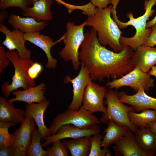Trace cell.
<instances>
[{
  "mask_svg": "<svg viewBox=\"0 0 156 156\" xmlns=\"http://www.w3.org/2000/svg\"><path fill=\"white\" fill-rule=\"evenodd\" d=\"M84 36L79 59L93 81L120 78L134 68L131 62L134 52L129 46L122 44L123 49L118 52L107 49L99 43L97 32L92 27L84 33Z\"/></svg>",
  "mask_w": 156,
  "mask_h": 156,
  "instance_id": "obj_1",
  "label": "cell"
},
{
  "mask_svg": "<svg viewBox=\"0 0 156 156\" xmlns=\"http://www.w3.org/2000/svg\"><path fill=\"white\" fill-rule=\"evenodd\" d=\"M112 6L96 8L94 15L88 16L85 21L86 26L92 27L96 31L101 45L104 47L108 45L113 51L118 52L123 48L119 41L122 32L111 17Z\"/></svg>",
  "mask_w": 156,
  "mask_h": 156,
  "instance_id": "obj_2",
  "label": "cell"
},
{
  "mask_svg": "<svg viewBox=\"0 0 156 156\" xmlns=\"http://www.w3.org/2000/svg\"><path fill=\"white\" fill-rule=\"evenodd\" d=\"M5 53L14 68V74L11 83L5 81L1 86L2 93L5 97H8L13 91L18 90L20 88H22L24 90L27 89L35 86L36 82L28 74V69L34 62L32 59L21 58L16 50H8Z\"/></svg>",
  "mask_w": 156,
  "mask_h": 156,
  "instance_id": "obj_3",
  "label": "cell"
},
{
  "mask_svg": "<svg viewBox=\"0 0 156 156\" xmlns=\"http://www.w3.org/2000/svg\"><path fill=\"white\" fill-rule=\"evenodd\" d=\"M118 93L117 89H108L105 97L107 105L106 112L103 113L100 121L101 123L107 124L112 120L118 125L126 126L135 133L138 128L131 122L128 116L129 112H134V110L131 106L129 107L119 101Z\"/></svg>",
  "mask_w": 156,
  "mask_h": 156,
  "instance_id": "obj_4",
  "label": "cell"
},
{
  "mask_svg": "<svg viewBox=\"0 0 156 156\" xmlns=\"http://www.w3.org/2000/svg\"><path fill=\"white\" fill-rule=\"evenodd\" d=\"M85 26V21L78 25H75L72 22L67 23L66 31L63 40L65 45L59 53L63 61L71 62L73 69L75 70L79 69L80 65L79 50L84 39L83 30Z\"/></svg>",
  "mask_w": 156,
  "mask_h": 156,
  "instance_id": "obj_5",
  "label": "cell"
},
{
  "mask_svg": "<svg viewBox=\"0 0 156 156\" xmlns=\"http://www.w3.org/2000/svg\"><path fill=\"white\" fill-rule=\"evenodd\" d=\"M101 123L98 118L85 109L81 105L78 110L68 109L58 114L53 120L49 128V136L55 134L60 126L73 125L81 129H89Z\"/></svg>",
  "mask_w": 156,
  "mask_h": 156,
  "instance_id": "obj_6",
  "label": "cell"
},
{
  "mask_svg": "<svg viewBox=\"0 0 156 156\" xmlns=\"http://www.w3.org/2000/svg\"><path fill=\"white\" fill-rule=\"evenodd\" d=\"M148 72H144L136 66L122 77L108 81L106 85L109 89H117L122 87L129 86L136 92L142 88L148 91L150 88L155 86L154 80Z\"/></svg>",
  "mask_w": 156,
  "mask_h": 156,
  "instance_id": "obj_7",
  "label": "cell"
},
{
  "mask_svg": "<svg viewBox=\"0 0 156 156\" xmlns=\"http://www.w3.org/2000/svg\"><path fill=\"white\" fill-rule=\"evenodd\" d=\"M156 3V0H145L144 7L145 12L142 15L139 17V25L138 30L131 37L121 36L119 40L120 43L129 46L134 51L138 47L144 45L151 31V28H146L147 21L155 12V10L152 8Z\"/></svg>",
  "mask_w": 156,
  "mask_h": 156,
  "instance_id": "obj_8",
  "label": "cell"
},
{
  "mask_svg": "<svg viewBox=\"0 0 156 156\" xmlns=\"http://www.w3.org/2000/svg\"><path fill=\"white\" fill-rule=\"evenodd\" d=\"M108 88L92 81L84 91L82 106L86 110L93 114L101 112L105 114L106 107L104 105L103 99Z\"/></svg>",
  "mask_w": 156,
  "mask_h": 156,
  "instance_id": "obj_9",
  "label": "cell"
},
{
  "mask_svg": "<svg viewBox=\"0 0 156 156\" xmlns=\"http://www.w3.org/2000/svg\"><path fill=\"white\" fill-rule=\"evenodd\" d=\"M78 75L72 79L69 75L64 77V82L65 84L70 83L73 87V96L71 103L68 109L75 110H78L82 105L85 89L89 83L92 81L88 70L83 65Z\"/></svg>",
  "mask_w": 156,
  "mask_h": 156,
  "instance_id": "obj_10",
  "label": "cell"
},
{
  "mask_svg": "<svg viewBox=\"0 0 156 156\" xmlns=\"http://www.w3.org/2000/svg\"><path fill=\"white\" fill-rule=\"evenodd\" d=\"M0 32L5 36L2 44L9 51L16 50L23 59H30L31 52L25 46V34L17 29L10 30L4 25H0Z\"/></svg>",
  "mask_w": 156,
  "mask_h": 156,
  "instance_id": "obj_11",
  "label": "cell"
},
{
  "mask_svg": "<svg viewBox=\"0 0 156 156\" xmlns=\"http://www.w3.org/2000/svg\"><path fill=\"white\" fill-rule=\"evenodd\" d=\"M100 128L97 125L89 129H81L70 124L62 125L57 130L54 135L47 137L45 141L42 144L45 147L53 142L66 138H75L88 136H92L99 133Z\"/></svg>",
  "mask_w": 156,
  "mask_h": 156,
  "instance_id": "obj_12",
  "label": "cell"
},
{
  "mask_svg": "<svg viewBox=\"0 0 156 156\" xmlns=\"http://www.w3.org/2000/svg\"><path fill=\"white\" fill-rule=\"evenodd\" d=\"M24 37L26 41L34 44L44 52L47 58L46 64L47 68L54 69L56 67L57 61L52 56L51 49L53 46L63 40L65 37V34L55 41H53L49 36L41 34L40 32L25 33Z\"/></svg>",
  "mask_w": 156,
  "mask_h": 156,
  "instance_id": "obj_13",
  "label": "cell"
},
{
  "mask_svg": "<svg viewBox=\"0 0 156 156\" xmlns=\"http://www.w3.org/2000/svg\"><path fill=\"white\" fill-rule=\"evenodd\" d=\"M118 95L119 101L130 105L135 112L150 109L156 111V98L146 94L142 88L133 95H128L123 91L118 92Z\"/></svg>",
  "mask_w": 156,
  "mask_h": 156,
  "instance_id": "obj_14",
  "label": "cell"
},
{
  "mask_svg": "<svg viewBox=\"0 0 156 156\" xmlns=\"http://www.w3.org/2000/svg\"><path fill=\"white\" fill-rule=\"evenodd\" d=\"M21 124L20 127L11 134V139L15 149L27 153L35 127V123L32 118L27 116Z\"/></svg>",
  "mask_w": 156,
  "mask_h": 156,
  "instance_id": "obj_15",
  "label": "cell"
},
{
  "mask_svg": "<svg viewBox=\"0 0 156 156\" xmlns=\"http://www.w3.org/2000/svg\"><path fill=\"white\" fill-rule=\"evenodd\" d=\"M133 133L128 128L125 134L114 144L115 156H148L138 146Z\"/></svg>",
  "mask_w": 156,
  "mask_h": 156,
  "instance_id": "obj_16",
  "label": "cell"
},
{
  "mask_svg": "<svg viewBox=\"0 0 156 156\" xmlns=\"http://www.w3.org/2000/svg\"><path fill=\"white\" fill-rule=\"evenodd\" d=\"M131 62L134 68L138 66L143 72L148 73L156 64V47L143 45L138 47L134 52Z\"/></svg>",
  "mask_w": 156,
  "mask_h": 156,
  "instance_id": "obj_17",
  "label": "cell"
},
{
  "mask_svg": "<svg viewBox=\"0 0 156 156\" xmlns=\"http://www.w3.org/2000/svg\"><path fill=\"white\" fill-rule=\"evenodd\" d=\"M47 85L42 82L38 85L22 91H14L12 92L15 97L8 101L13 103L16 101L25 102L27 104L40 103L47 100L44 96L47 89Z\"/></svg>",
  "mask_w": 156,
  "mask_h": 156,
  "instance_id": "obj_18",
  "label": "cell"
},
{
  "mask_svg": "<svg viewBox=\"0 0 156 156\" xmlns=\"http://www.w3.org/2000/svg\"><path fill=\"white\" fill-rule=\"evenodd\" d=\"M50 103V101L47 100L40 103L27 104L25 106V116H30L33 119L42 140L49 136V128L44 123V114Z\"/></svg>",
  "mask_w": 156,
  "mask_h": 156,
  "instance_id": "obj_19",
  "label": "cell"
},
{
  "mask_svg": "<svg viewBox=\"0 0 156 156\" xmlns=\"http://www.w3.org/2000/svg\"><path fill=\"white\" fill-rule=\"evenodd\" d=\"M8 22L14 29H18L24 34L40 32L48 24L47 21L38 22L31 17H22L14 14L10 15Z\"/></svg>",
  "mask_w": 156,
  "mask_h": 156,
  "instance_id": "obj_20",
  "label": "cell"
},
{
  "mask_svg": "<svg viewBox=\"0 0 156 156\" xmlns=\"http://www.w3.org/2000/svg\"><path fill=\"white\" fill-rule=\"evenodd\" d=\"M52 0H39L33 3V6L28 7L23 11L24 16L32 18L38 21H48L53 18L51 7Z\"/></svg>",
  "mask_w": 156,
  "mask_h": 156,
  "instance_id": "obj_21",
  "label": "cell"
},
{
  "mask_svg": "<svg viewBox=\"0 0 156 156\" xmlns=\"http://www.w3.org/2000/svg\"><path fill=\"white\" fill-rule=\"evenodd\" d=\"M135 133V142L139 148L148 156L155 155L156 135L149 128L143 127L138 128Z\"/></svg>",
  "mask_w": 156,
  "mask_h": 156,
  "instance_id": "obj_22",
  "label": "cell"
},
{
  "mask_svg": "<svg viewBox=\"0 0 156 156\" xmlns=\"http://www.w3.org/2000/svg\"><path fill=\"white\" fill-rule=\"evenodd\" d=\"M25 111L15 107L5 97H0V121L21 123L25 117Z\"/></svg>",
  "mask_w": 156,
  "mask_h": 156,
  "instance_id": "obj_23",
  "label": "cell"
},
{
  "mask_svg": "<svg viewBox=\"0 0 156 156\" xmlns=\"http://www.w3.org/2000/svg\"><path fill=\"white\" fill-rule=\"evenodd\" d=\"M92 136L73 138L62 142L72 156H88L90 151Z\"/></svg>",
  "mask_w": 156,
  "mask_h": 156,
  "instance_id": "obj_24",
  "label": "cell"
},
{
  "mask_svg": "<svg viewBox=\"0 0 156 156\" xmlns=\"http://www.w3.org/2000/svg\"><path fill=\"white\" fill-rule=\"evenodd\" d=\"M108 125L105 129V134L101 142V146L103 148H107L111 144H114L120 138L124 135L128 129L126 126H120L112 120H109Z\"/></svg>",
  "mask_w": 156,
  "mask_h": 156,
  "instance_id": "obj_25",
  "label": "cell"
},
{
  "mask_svg": "<svg viewBox=\"0 0 156 156\" xmlns=\"http://www.w3.org/2000/svg\"><path fill=\"white\" fill-rule=\"evenodd\" d=\"M128 116L131 122L137 128L143 127L148 128V124L156 120V111L155 110L147 109L140 113L131 111Z\"/></svg>",
  "mask_w": 156,
  "mask_h": 156,
  "instance_id": "obj_26",
  "label": "cell"
},
{
  "mask_svg": "<svg viewBox=\"0 0 156 156\" xmlns=\"http://www.w3.org/2000/svg\"><path fill=\"white\" fill-rule=\"evenodd\" d=\"M42 136L36 127L34 130L31 141L27 151V156H48L46 151L44 150L41 144Z\"/></svg>",
  "mask_w": 156,
  "mask_h": 156,
  "instance_id": "obj_27",
  "label": "cell"
},
{
  "mask_svg": "<svg viewBox=\"0 0 156 156\" xmlns=\"http://www.w3.org/2000/svg\"><path fill=\"white\" fill-rule=\"evenodd\" d=\"M103 138L99 133L92 135L90 151L88 156H111L109 150L107 148H101V140Z\"/></svg>",
  "mask_w": 156,
  "mask_h": 156,
  "instance_id": "obj_28",
  "label": "cell"
},
{
  "mask_svg": "<svg viewBox=\"0 0 156 156\" xmlns=\"http://www.w3.org/2000/svg\"><path fill=\"white\" fill-rule=\"evenodd\" d=\"M52 0L55 1L59 4L64 6L70 14L72 13L75 10H78L82 11L83 14L89 16L93 15L95 10V6L91 2L84 5H77L67 3L62 0Z\"/></svg>",
  "mask_w": 156,
  "mask_h": 156,
  "instance_id": "obj_29",
  "label": "cell"
},
{
  "mask_svg": "<svg viewBox=\"0 0 156 156\" xmlns=\"http://www.w3.org/2000/svg\"><path fill=\"white\" fill-rule=\"evenodd\" d=\"M33 3L32 0H0V9L3 10L10 7H17L23 11Z\"/></svg>",
  "mask_w": 156,
  "mask_h": 156,
  "instance_id": "obj_30",
  "label": "cell"
},
{
  "mask_svg": "<svg viewBox=\"0 0 156 156\" xmlns=\"http://www.w3.org/2000/svg\"><path fill=\"white\" fill-rule=\"evenodd\" d=\"M51 147H48L47 151L48 156H67L68 149L60 140L55 141Z\"/></svg>",
  "mask_w": 156,
  "mask_h": 156,
  "instance_id": "obj_31",
  "label": "cell"
},
{
  "mask_svg": "<svg viewBox=\"0 0 156 156\" xmlns=\"http://www.w3.org/2000/svg\"><path fill=\"white\" fill-rule=\"evenodd\" d=\"M6 127H0V147L10 146L13 144L11 134H10L8 129Z\"/></svg>",
  "mask_w": 156,
  "mask_h": 156,
  "instance_id": "obj_32",
  "label": "cell"
},
{
  "mask_svg": "<svg viewBox=\"0 0 156 156\" xmlns=\"http://www.w3.org/2000/svg\"><path fill=\"white\" fill-rule=\"evenodd\" d=\"M43 69L40 64L37 62H33L28 69V75L31 79L35 80L42 72Z\"/></svg>",
  "mask_w": 156,
  "mask_h": 156,
  "instance_id": "obj_33",
  "label": "cell"
},
{
  "mask_svg": "<svg viewBox=\"0 0 156 156\" xmlns=\"http://www.w3.org/2000/svg\"><path fill=\"white\" fill-rule=\"evenodd\" d=\"M5 48L0 45V74H1L5 69L8 66L11 62L7 57Z\"/></svg>",
  "mask_w": 156,
  "mask_h": 156,
  "instance_id": "obj_34",
  "label": "cell"
},
{
  "mask_svg": "<svg viewBox=\"0 0 156 156\" xmlns=\"http://www.w3.org/2000/svg\"><path fill=\"white\" fill-rule=\"evenodd\" d=\"M151 27V31L144 45L153 47L156 45V24L153 25Z\"/></svg>",
  "mask_w": 156,
  "mask_h": 156,
  "instance_id": "obj_35",
  "label": "cell"
},
{
  "mask_svg": "<svg viewBox=\"0 0 156 156\" xmlns=\"http://www.w3.org/2000/svg\"><path fill=\"white\" fill-rule=\"evenodd\" d=\"M15 148L12 144L10 146L0 147V156H14Z\"/></svg>",
  "mask_w": 156,
  "mask_h": 156,
  "instance_id": "obj_36",
  "label": "cell"
},
{
  "mask_svg": "<svg viewBox=\"0 0 156 156\" xmlns=\"http://www.w3.org/2000/svg\"><path fill=\"white\" fill-rule=\"evenodd\" d=\"M91 3L98 8H104L107 7L110 3H112L110 0H90Z\"/></svg>",
  "mask_w": 156,
  "mask_h": 156,
  "instance_id": "obj_37",
  "label": "cell"
},
{
  "mask_svg": "<svg viewBox=\"0 0 156 156\" xmlns=\"http://www.w3.org/2000/svg\"><path fill=\"white\" fill-rule=\"evenodd\" d=\"M8 17V13L5 10H1L0 12V25H4Z\"/></svg>",
  "mask_w": 156,
  "mask_h": 156,
  "instance_id": "obj_38",
  "label": "cell"
},
{
  "mask_svg": "<svg viewBox=\"0 0 156 156\" xmlns=\"http://www.w3.org/2000/svg\"><path fill=\"white\" fill-rule=\"evenodd\" d=\"M148 125V128L156 135V120L149 123Z\"/></svg>",
  "mask_w": 156,
  "mask_h": 156,
  "instance_id": "obj_39",
  "label": "cell"
},
{
  "mask_svg": "<svg viewBox=\"0 0 156 156\" xmlns=\"http://www.w3.org/2000/svg\"><path fill=\"white\" fill-rule=\"evenodd\" d=\"M156 24V15L151 21L147 22L146 25V28H150L153 25Z\"/></svg>",
  "mask_w": 156,
  "mask_h": 156,
  "instance_id": "obj_40",
  "label": "cell"
},
{
  "mask_svg": "<svg viewBox=\"0 0 156 156\" xmlns=\"http://www.w3.org/2000/svg\"><path fill=\"white\" fill-rule=\"evenodd\" d=\"M148 73L151 76L155 77L156 79V65L153 66Z\"/></svg>",
  "mask_w": 156,
  "mask_h": 156,
  "instance_id": "obj_41",
  "label": "cell"
},
{
  "mask_svg": "<svg viewBox=\"0 0 156 156\" xmlns=\"http://www.w3.org/2000/svg\"><path fill=\"white\" fill-rule=\"evenodd\" d=\"M14 156H27V153L23 152L17 149H15L14 152Z\"/></svg>",
  "mask_w": 156,
  "mask_h": 156,
  "instance_id": "obj_42",
  "label": "cell"
},
{
  "mask_svg": "<svg viewBox=\"0 0 156 156\" xmlns=\"http://www.w3.org/2000/svg\"><path fill=\"white\" fill-rule=\"evenodd\" d=\"M32 0V1H33V3H34L35 2H36V1H38L39 0Z\"/></svg>",
  "mask_w": 156,
  "mask_h": 156,
  "instance_id": "obj_43",
  "label": "cell"
},
{
  "mask_svg": "<svg viewBox=\"0 0 156 156\" xmlns=\"http://www.w3.org/2000/svg\"><path fill=\"white\" fill-rule=\"evenodd\" d=\"M111 1H113V0H110Z\"/></svg>",
  "mask_w": 156,
  "mask_h": 156,
  "instance_id": "obj_44",
  "label": "cell"
},
{
  "mask_svg": "<svg viewBox=\"0 0 156 156\" xmlns=\"http://www.w3.org/2000/svg\"><path fill=\"white\" fill-rule=\"evenodd\" d=\"M144 0V1H145V0Z\"/></svg>",
  "mask_w": 156,
  "mask_h": 156,
  "instance_id": "obj_45",
  "label": "cell"
}]
</instances>
